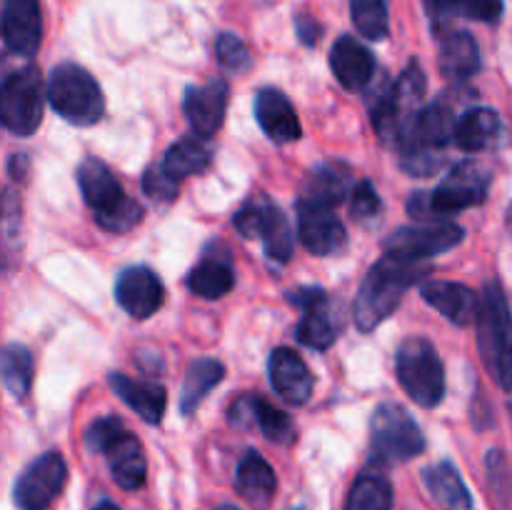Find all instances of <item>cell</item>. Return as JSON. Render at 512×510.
I'll return each mask as SVG.
<instances>
[{
  "mask_svg": "<svg viewBox=\"0 0 512 510\" xmlns=\"http://www.w3.org/2000/svg\"><path fill=\"white\" fill-rule=\"evenodd\" d=\"M430 273L425 260H403L395 255H385L380 263L370 268L355 295V323L363 333L378 328L383 320L393 315L403 300L405 290Z\"/></svg>",
  "mask_w": 512,
  "mask_h": 510,
  "instance_id": "cell-1",
  "label": "cell"
},
{
  "mask_svg": "<svg viewBox=\"0 0 512 510\" xmlns=\"http://www.w3.org/2000/svg\"><path fill=\"white\" fill-rule=\"evenodd\" d=\"M78 183L85 203L93 208L95 220L108 233H128L143 218V208L125 195L123 185L103 160H83L78 168Z\"/></svg>",
  "mask_w": 512,
  "mask_h": 510,
  "instance_id": "cell-2",
  "label": "cell"
},
{
  "mask_svg": "<svg viewBox=\"0 0 512 510\" xmlns=\"http://www.w3.org/2000/svg\"><path fill=\"white\" fill-rule=\"evenodd\" d=\"M488 185V173L473 160H465L445 175V180L433 193H415L408 208L418 218H440V215L460 213V210L483 203L488 198Z\"/></svg>",
  "mask_w": 512,
  "mask_h": 510,
  "instance_id": "cell-3",
  "label": "cell"
},
{
  "mask_svg": "<svg viewBox=\"0 0 512 510\" xmlns=\"http://www.w3.org/2000/svg\"><path fill=\"white\" fill-rule=\"evenodd\" d=\"M45 95L55 113L73 125H95L105 113L103 90L88 70L75 63L53 68Z\"/></svg>",
  "mask_w": 512,
  "mask_h": 510,
  "instance_id": "cell-4",
  "label": "cell"
},
{
  "mask_svg": "<svg viewBox=\"0 0 512 510\" xmlns=\"http://www.w3.org/2000/svg\"><path fill=\"white\" fill-rule=\"evenodd\" d=\"M395 370L410 400L423 408H435L445 395V370L438 350L425 338H408L395 355Z\"/></svg>",
  "mask_w": 512,
  "mask_h": 510,
  "instance_id": "cell-5",
  "label": "cell"
},
{
  "mask_svg": "<svg viewBox=\"0 0 512 510\" xmlns=\"http://www.w3.org/2000/svg\"><path fill=\"white\" fill-rule=\"evenodd\" d=\"M45 105L43 75L35 65L15 70L0 83V125L18 138L40 128Z\"/></svg>",
  "mask_w": 512,
  "mask_h": 510,
  "instance_id": "cell-6",
  "label": "cell"
},
{
  "mask_svg": "<svg viewBox=\"0 0 512 510\" xmlns=\"http://www.w3.org/2000/svg\"><path fill=\"white\" fill-rule=\"evenodd\" d=\"M370 448L380 463H405L423 453V430L403 405L383 403L370 420Z\"/></svg>",
  "mask_w": 512,
  "mask_h": 510,
  "instance_id": "cell-7",
  "label": "cell"
},
{
  "mask_svg": "<svg viewBox=\"0 0 512 510\" xmlns=\"http://www.w3.org/2000/svg\"><path fill=\"white\" fill-rule=\"evenodd\" d=\"M475 323H478V345L485 368L498 380L500 368H503V363L512 353L510 305L498 283L485 285L483 298L478 300Z\"/></svg>",
  "mask_w": 512,
  "mask_h": 510,
  "instance_id": "cell-8",
  "label": "cell"
},
{
  "mask_svg": "<svg viewBox=\"0 0 512 510\" xmlns=\"http://www.w3.org/2000/svg\"><path fill=\"white\" fill-rule=\"evenodd\" d=\"M235 228L243 238H258L273 260L285 263L293 255V230L285 215L265 198L248 200L235 215Z\"/></svg>",
  "mask_w": 512,
  "mask_h": 510,
  "instance_id": "cell-9",
  "label": "cell"
},
{
  "mask_svg": "<svg viewBox=\"0 0 512 510\" xmlns=\"http://www.w3.org/2000/svg\"><path fill=\"white\" fill-rule=\"evenodd\" d=\"M65 480H68V465L63 455L55 450L43 453L20 473L13 488L15 505L20 510H48L50 503L63 493Z\"/></svg>",
  "mask_w": 512,
  "mask_h": 510,
  "instance_id": "cell-10",
  "label": "cell"
},
{
  "mask_svg": "<svg viewBox=\"0 0 512 510\" xmlns=\"http://www.w3.org/2000/svg\"><path fill=\"white\" fill-rule=\"evenodd\" d=\"M465 233L460 225H408L400 228L385 240V255H395L403 260H428L433 255L445 253L463 243Z\"/></svg>",
  "mask_w": 512,
  "mask_h": 510,
  "instance_id": "cell-11",
  "label": "cell"
},
{
  "mask_svg": "<svg viewBox=\"0 0 512 510\" xmlns=\"http://www.w3.org/2000/svg\"><path fill=\"white\" fill-rule=\"evenodd\" d=\"M0 38L15 55L30 58L38 53L43 38V15L38 0H5L0 13Z\"/></svg>",
  "mask_w": 512,
  "mask_h": 510,
  "instance_id": "cell-12",
  "label": "cell"
},
{
  "mask_svg": "<svg viewBox=\"0 0 512 510\" xmlns=\"http://www.w3.org/2000/svg\"><path fill=\"white\" fill-rule=\"evenodd\" d=\"M290 303L303 310V318H300L298 325L300 343L315 350L330 348L335 343V338H338V328H335V315L325 290H295V293H290Z\"/></svg>",
  "mask_w": 512,
  "mask_h": 510,
  "instance_id": "cell-13",
  "label": "cell"
},
{
  "mask_svg": "<svg viewBox=\"0 0 512 510\" xmlns=\"http://www.w3.org/2000/svg\"><path fill=\"white\" fill-rule=\"evenodd\" d=\"M228 95V83L220 78L185 90V118H188V125L198 138H210V135L218 133L225 120V110H228Z\"/></svg>",
  "mask_w": 512,
  "mask_h": 510,
  "instance_id": "cell-14",
  "label": "cell"
},
{
  "mask_svg": "<svg viewBox=\"0 0 512 510\" xmlns=\"http://www.w3.org/2000/svg\"><path fill=\"white\" fill-rule=\"evenodd\" d=\"M298 235L305 250L313 255H333L345 248V225L330 208L310 205L300 200L298 205Z\"/></svg>",
  "mask_w": 512,
  "mask_h": 510,
  "instance_id": "cell-15",
  "label": "cell"
},
{
  "mask_svg": "<svg viewBox=\"0 0 512 510\" xmlns=\"http://www.w3.org/2000/svg\"><path fill=\"white\" fill-rule=\"evenodd\" d=\"M163 283L158 275L145 265H133L123 270L115 283V300L120 308L133 318L145 320L163 305Z\"/></svg>",
  "mask_w": 512,
  "mask_h": 510,
  "instance_id": "cell-16",
  "label": "cell"
},
{
  "mask_svg": "<svg viewBox=\"0 0 512 510\" xmlns=\"http://www.w3.org/2000/svg\"><path fill=\"white\" fill-rule=\"evenodd\" d=\"M268 373L270 383H273L275 393L283 400L293 405L308 403L310 393H313V373L305 365V360L300 358L295 350L290 348H278L270 353L268 360Z\"/></svg>",
  "mask_w": 512,
  "mask_h": 510,
  "instance_id": "cell-17",
  "label": "cell"
},
{
  "mask_svg": "<svg viewBox=\"0 0 512 510\" xmlns=\"http://www.w3.org/2000/svg\"><path fill=\"white\" fill-rule=\"evenodd\" d=\"M255 118L273 143L285 145L300 138L298 113L280 90L263 88L255 95Z\"/></svg>",
  "mask_w": 512,
  "mask_h": 510,
  "instance_id": "cell-18",
  "label": "cell"
},
{
  "mask_svg": "<svg viewBox=\"0 0 512 510\" xmlns=\"http://www.w3.org/2000/svg\"><path fill=\"white\" fill-rule=\"evenodd\" d=\"M423 300L430 308L438 310L443 318L453 325H470L478 315V295L463 283H450V280H433L423 285Z\"/></svg>",
  "mask_w": 512,
  "mask_h": 510,
  "instance_id": "cell-19",
  "label": "cell"
},
{
  "mask_svg": "<svg viewBox=\"0 0 512 510\" xmlns=\"http://www.w3.org/2000/svg\"><path fill=\"white\" fill-rule=\"evenodd\" d=\"M108 458L110 473H113L115 483L125 490H138L145 483V473H148V463H145V453L140 440L133 433H120L108 448L103 450Z\"/></svg>",
  "mask_w": 512,
  "mask_h": 510,
  "instance_id": "cell-20",
  "label": "cell"
},
{
  "mask_svg": "<svg viewBox=\"0 0 512 510\" xmlns=\"http://www.w3.org/2000/svg\"><path fill=\"white\" fill-rule=\"evenodd\" d=\"M110 388L115 390L120 400H123L128 408H133L145 423H160L165 413V405H168V395H165L163 385L145 383V380L128 378L123 373H110Z\"/></svg>",
  "mask_w": 512,
  "mask_h": 510,
  "instance_id": "cell-21",
  "label": "cell"
},
{
  "mask_svg": "<svg viewBox=\"0 0 512 510\" xmlns=\"http://www.w3.org/2000/svg\"><path fill=\"white\" fill-rule=\"evenodd\" d=\"M330 68H333L340 85L355 90L363 88V85H368L370 80H373L375 60L365 45H360L358 40L350 38V35H343V38L333 45V50H330Z\"/></svg>",
  "mask_w": 512,
  "mask_h": 510,
  "instance_id": "cell-22",
  "label": "cell"
},
{
  "mask_svg": "<svg viewBox=\"0 0 512 510\" xmlns=\"http://www.w3.org/2000/svg\"><path fill=\"white\" fill-rule=\"evenodd\" d=\"M440 70L450 80H468L480 70L478 40L468 30H453L440 45Z\"/></svg>",
  "mask_w": 512,
  "mask_h": 510,
  "instance_id": "cell-23",
  "label": "cell"
},
{
  "mask_svg": "<svg viewBox=\"0 0 512 510\" xmlns=\"http://www.w3.org/2000/svg\"><path fill=\"white\" fill-rule=\"evenodd\" d=\"M500 115L493 108H473L455 123V143L465 153H478L490 148L500 138Z\"/></svg>",
  "mask_w": 512,
  "mask_h": 510,
  "instance_id": "cell-24",
  "label": "cell"
},
{
  "mask_svg": "<svg viewBox=\"0 0 512 510\" xmlns=\"http://www.w3.org/2000/svg\"><path fill=\"white\" fill-rule=\"evenodd\" d=\"M235 488L248 503L268 505L270 498L275 495V488H278V480H275L273 468H270L263 455L248 453L238 465Z\"/></svg>",
  "mask_w": 512,
  "mask_h": 510,
  "instance_id": "cell-25",
  "label": "cell"
},
{
  "mask_svg": "<svg viewBox=\"0 0 512 510\" xmlns=\"http://www.w3.org/2000/svg\"><path fill=\"white\" fill-rule=\"evenodd\" d=\"M423 478L430 495L445 510H473V498H470L468 485L463 483V478H460L458 468L453 463L430 465L423 473Z\"/></svg>",
  "mask_w": 512,
  "mask_h": 510,
  "instance_id": "cell-26",
  "label": "cell"
},
{
  "mask_svg": "<svg viewBox=\"0 0 512 510\" xmlns=\"http://www.w3.org/2000/svg\"><path fill=\"white\" fill-rule=\"evenodd\" d=\"M350 180L345 170H340V165H318V168L310 173L308 183H305V195L303 203L320 205V208H330L343 203L345 195H348Z\"/></svg>",
  "mask_w": 512,
  "mask_h": 510,
  "instance_id": "cell-27",
  "label": "cell"
},
{
  "mask_svg": "<svg viewBox=\"0 0 512 510\" xmlns=\"http://www.w3.org/2000/svg\"><path fill=\"white\" fill-rule=\"evenodd\" d=\"M223 375V363H218L213 358H200L195 363H190L188 370H185L183 395H180V410H183V415L195 413L198 405L205 400V395L223 380Z\"/></svg>",
  "mask_w": 512,
  "mask_h": 510,
  "instance_id": "cell-28",
  "label": "cell"
},
{
  "mask_svg": "<svg viewBox=\"0 0 512 510\" xmlns=\"http://www.w3.org/2000/svg\"><path fill=\"white\" fill-rule=\"evenodd\" d=\"M0 380L13 398H28L33 383V355L25 345L10 343L0 350Z\"/></svg>",
  "mask_w": 512,
  "mask_h": 510,
  "instance_id": "cell-29",
  "label": "cell"
},
{
  "mask_svg": "<svg viewBox=\"0 0 512 510\" xmlns=\"http://www.w3.org/2000/svg\"><path fill=\"white\" fill-rule=\"evenodd\" d=\"M210 163V148L198 138H185L180 143L170 145L163 158V170L175 180H183L188 175L203 173Z\"/></svg>",
  "mask_w": 512,
  "mask_h": 510,
  "instance_id": "cell-30",
  "label": "cell"
},
{
  "mask_svg": "<svg viewBox=\"0 0 512 510\" xmlns=\"http://www.w3.org/2000/svg\"><path fill=\"white\" fill-rule=\"evenodd\" d=\"M235 285V275L233 268L223 260H203L200 265H195L188 275V288L193 290L198 298L205 300H215L223 298L225 293H230Z\"/></svg>",
  "mask_w": 512,
  "mask_h": 510,
  "instance_id": "cell-31",
  "label": "cell"
},
{
  "mask_svg": "<svg viewBox=\"0 0 512 510\" xmlns=\"http://www.w3.org/2000/svg\"><path fill=\"white\" fill-rule=\"evenodd\" d=\"M345 510H393V485L383 475H363L355 480Z\"/></svg>",
  "mask_w": 512,
  "mask_h": 510,
  "instance_id": "cell-32",
  "label": "cell"
},
{
  "mask_svg": "<svg viewBox=\"0 0 512 510\" xmlns=\"http://www.w3.org/2000/svg\"><path fill=\"white\" fill-rule=\"evenodd\" d=\"M350 18L358 33L368 40L388 38V0H350Z\"/></svg>",
  "mask_w": 512,
  "mask_h": 510,
  "instance_id": "cell-33",
  "label": "cell"
},
{
  "mask_svg": "<svg viewBox=\"0 0 512 510\" xmlns=\"http://www.w3.org/2000/svg\"><path fill=\"white\" fill-rule=\"evenodd\" d=\"M255 423L260 425L265 438L273 440V443L290 445L295 440V423L290 420V415L275 408V405H270L260 395H255Z\"/></svg>",
  "mask_w": 512,
  "mask_h": 510,
  "instance_id": "cell-34",
  "label": "cell"
},
{
  "mask_svg": "<svg viewBox=\"0 0 512 510\" xmlns=\"http://www.w3.org/2000/svg\"><path fill=\"white\" fill-rule=\"evenodd\" d=\"M215 55H218L220 65L225 70H233V73H243V70L250 68L248 45L233 33H223L215 40Z\"/></svg>",
  "mask_w": 512,
  "mask_h": 510,
  "instance_id": "cell-35",
  "label": "cell"
},
{
  "mask_svg": "<svg viewBox=\"0 0 512 510\" xmlns=\"http://www.w3.org/2000/svg\"><path fill=\"white\" fill-rule=\"evenodd\" d=\"M455 18L463 15V18L480 20V23H498L503 18L505 3L503 0H453Z\"/></svg>",
  "mask_w": 512,
  "mask_h": 510,
  "instance_id": "cell-36",
  "label": "cell"
},
{
  "mask_svg": "<svg viewBox=\"0 0 512 510\" xmlns=\"http://www.w3.org/2000/svg\"><path fill=\"white\" fill-rule=\"evenodd\" d=\"M120 433H125L123 420L115 418V415H108V418L95 420V423L85 430V443H88L90 450H98V453H103V450L108 448V445L113 443Z\"/></svg>",
  "mask_w": 512,
  "mask_h": 510,
  "instance_id": "cell-37",
  "label": "cell"
},
{
  "mask_svg": "<svg viewBox=\"0 0 512 510\" xmlns=\"http://www.w3.org/2000/svg\"><path fill=\"white\" fill-rule=\"evenodd\" d=\"M378 210H380V198L368 180H363V183H358L353 190H350V213H353L355 218L360 220L375 218Z\"/></svg>",
  "mask_w": 512,
  "mask_h": 510,
  "instance_id": "cell-38",
  "label": "cell"
},
{
  "mask_svg": "<svg viewBox=\"0 0 512 510\" xmlns=\"http://www.w3.org/2000/svg\"><path fill=\"white\" fill-rule=\"evenodd\" d=\"M143 188L150 198L158 200H173L178 195V180L170 178L163 170V165H153V168L145 170Z\"/></svg>",
  "mask_w": 512,
  "mask_h": 510,
  "instance_id": "cell-39",
  "label": "cell"
},
{
  "mask_svg": "<svg viewBox=\"0 0 512 510\" xmlns=\"http://www.w3.org/2000/svg\"><path fill=\"white\" fill-rule=\"evenodd\" d=\"M425 10H428L430 20H433V28L438 33H443L445 28L450 25V20L455 18V10H453V0H423Z\"/></svg>",
  "mask_w": 512,
  "mask_h": 510,
  "instance_id": "cell-40",
  "label": "cell"
},
{
  "mask_svg": "<svg viewBox=\"0 0 512 510\" xmlns=\"http://www.w3.org/2000/svg\"><path fill=\"white\" fill-rule=\"evenodd\" d=\"M295 30H298L300 40H303L305 45H315L320 40V35H323L320 23L315 18H310V15H298V18H295Z\"/></svg>",
  "mask_w": 512,
  "mask_h": 510,
  "instance_id": "cell-41",
  "label": "cell"
},
{
  "mask_svg": "<svg viewBox=\"0 0 512 510\" xmlns=\"http://www.w3.org/2000/svg\"><path fill=\"white\" fill-rule=\"evenodd\" d=\"M25 173H28V158H25L23 153H18L13 160H10V175L18 180H23Z\"/></svg>",
  "mask_w": 512,
  "mask_h": 510,
  "instance_id": "cell-42",
  "label": "cell"
},
{
  "mask_svg": "<svg viewBox=\"0 0 512 510\" xmlns=\"http://www.w3.org/2000/svg\"><path fill=\"white\" fill-rule=\"evenodd\" d=\"M498 383L503 385L505 390H508L510 398H512V353L508 355V360H505V363H503V368H500Z\"/></svg>",
  "mask_w": 512,
  "mask_h": 510,
  "instance_id": "cell-43",
  "label": "cell"
},
{
  "mask_svg": "<svg viewBox=\"0 0 512 510\" xmlns=\"http://www.w3.org/2000/svg\"><path fill=\"white\" fill-rule=\"evenodd\" d=\"M95 510H120V508H118V505H113V503H100Z\"/></svg>",
  "mask_w": 512,
  "mask_h": 510,
  "instance_id": "cell-44",
  "label": "cell"
},
{
  "mask_svg": "<svg viewBox=\"0 0 512 510\" xmlns=\"http://www.w3.org/2000/svg\"><path fill=\"white\" fill-rule=\"evenodd\" d=\"M505 225H508V230H512V203L508 208V215H505Z\"/></svg>",
  "mask_w": 512,
  "mask_h": 510,
  "instance_id": "cell-45",
  "label": "cell"
},
{
  "mask_svg": "<svg viewBox=\"0 0 512 510\" xmlns=\"http://www.w3.org/2000/svg\"><path fill=\"white\" fill-rule=\"evenodd\" d=\"M215 510H240V508H235V505L225 503V505H218V508H215Z\"/></svg>",
  "mask_w": 512,
  "mask_h": 510,
  "instance_id": "cell-46",
  "label": "cell"
}]
</instances>
